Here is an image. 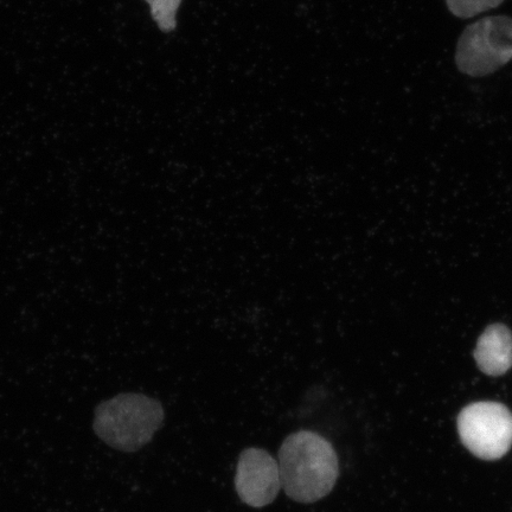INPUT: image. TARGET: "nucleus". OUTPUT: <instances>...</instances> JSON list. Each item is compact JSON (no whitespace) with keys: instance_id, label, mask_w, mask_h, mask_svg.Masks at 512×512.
<instances>
[{"instance_id":"5","label":"nucleus","mask_w":512,"mask_h":512,"mask_svg":"<svg viewBox=\"0 0 512 512\" xmlns=\"http://www.w3.org/2000/svg\"><path fill=\"white\" fill-rule=\"evenodd\" d=\"M235 489L241 501L249 507H267L275 501L281 489L279 464L262 448H246L240 454Z\"/></svg>"},{"instance_id":"2","label":"nucleus","mask_w":512,"mask_h":512,"mask_svg":"<svg viewBox=\"0 0 512 512\" xmlns=\"http://www.w3.org/2000/svg\"><path fill=\"white\" fill-rule=\"evenodd\" d=\"M163 421L162 403L144 394L125 393L96 407L93 428L114 450L132 453L150 443Z\"/></svg>"},{"instance_id":"6","label":"nucleus","mask_w":512,"mask_h":512,"mask_svg":"<svg viewBox=\"0 0 512 512\" xmlns=\"http://www.w3.org/2000/svg\"><path fill=\"white\" fill-rule=\"evenodd\" d=\"M475 358L484 374H507L512 367V335L507 326L490 325L478 339Z\"/></svg>"},{"instance_id":"3","label":"nucleus","mask_w":512,"mask_h":512,"mask_svg":"<svg viewBox=\"0 0 512 512\" xmlns=\"http://www.w3.org/2000/svg\"><path fill=\"white\" fill-rule=\"evenodd\" d=\"M512 61V18L491 16L479 19L460 36L457 67L465 75L479 78L497 72Z\"/></svg>"},{"instance_id":"7","label":"nucleus","mask_w":512,"mask_h":512,"mask_svg":"<svg viewBox=\"0 0 512 512\" xmlns=\"http://www.w3.org/2000/svg\"><path fill=\"white\" fill-rule=\"evenodd\" d=\"M151 8V15L164 32L176 28V14L182 0H146Z\"/></svg>"},{"instance_id":"1","label":"nucleus","mask_w":512,"mask_h":512,"mask_svg":"<svg viewBox=\"0 0 512 512\" xmlns=\"http://www.w3.org/2000/svg\"><path fill=\"white\" fill-rule=\"evenodd\" d=\"M281 488L294 502L316 503L334 490L339 463L334 446L322 435L299 431L288 435L279 453Z\"/></svg>"},{"instance_id":"4","label":"nucleus","mask_w":512,"mask_h":512,"mask_svg":"<svg viewBox=\"0 0 512 512\" xmlns=\"http://www.w3.org/2000/svg\"><path fill=\"white\" fill-rule=\"evenodd\" d=\"M462 443L484 460L501 459L512 446V413L498 402H476L458 416Z\"/></svg>"},{"instance_id":"8","label":"nucleus","mask_w":512,"mask_h":512,"mask_svg":"<svg viewBox=\"0 0 512 512\" xmlns=\"http://www.w3.org/2000/svg\"><path fill=\"white\" fill-rule=\"evenodd\" d=\"M504 0H446L448 10L459 18H471L498 8Z\"/></svg>"}]
</instances>
